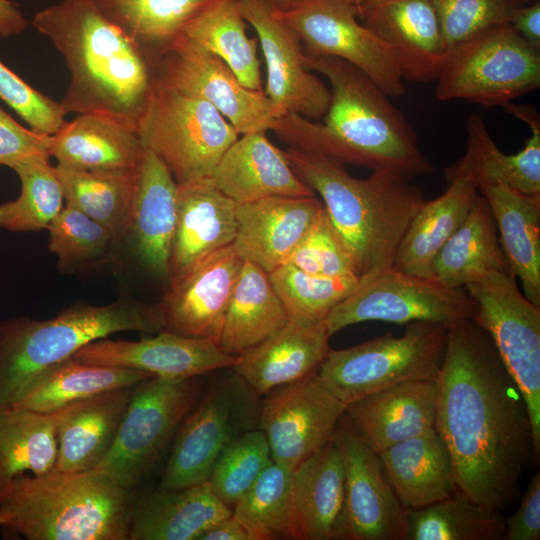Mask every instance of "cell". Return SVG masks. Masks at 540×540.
Returning <instances> with one entry per match:
<instances>
[{"label": "cell", "mask_w": 540, "mask_h": 540, "mask_svg": "<svg viewBox=\"0 0 540 540\" xmlns=\"http://www.w3.org/2000/svg\"><path fill=\"white\" fill-rule=\"evenodd\" d=\"M435 428L461 492L501 511L517 501L535 459L532 423L491 336L473 317L448 326Z\"/></svg>", "instance_id": "obj_1"}, {"label": "cell", "mask_w": 540, "mask_h": 540, "mask_svg": "<svg viewBox=\"0 0 540 540\" xmlns=\"http://www.w3.org/2000/svg\"><path fill=\"white\" fill-rule=\"evenodd\" d=\"M304 64L327 78L330 102L324 123L291 112L276 120L273 131L289 147L410 179L434 171L405 116L369 76L334 57L305 54Z\"/></svg>", "instance_id": "obj_2"}, {"label": "cell", "mask_w": 540, "mask_h": 540, "mask_svg": "<svg viewBox=\"0 0 540 540\" xmlns=\"http://www.w3.org/2000/svg\"><path fill=\"white\" fill-rule=\"evenodd\" d=\"M31 25L64 57L70 82L60 102L67 114H102L137 130L154 68L94 0H61L36 12Z\"/></svg>", "instance_id": "obj_3"}, {"label": "cell", "mask_w": 540, "mask_h": 540, "mask_svg": "<svg viewBox=\"0 0 540 540\" xmlns=\"http://www.w3.org/2000/svg\"><path fill=\"white\" fill-rule=\"evenodd\" d=\"M284 153L297 176L321 197L359 277L393 267L399 244L425 201L422 190L391 172L372 171L359 179L328 156L292 147Z\"/></svg>", "instance_id": "obj_4"}, {"label": "cell", "mask_w": 540, "mask_h": 540, "mask_svg": "<svg viewBox=\"0 0 540 540\" xmlns=\"http://www.w3.org/2000/svg\"><path fill=\"white\" fill-rule=\"evenodd\" d=\"M135 491L101 470H53L0 493L3 526L29 540H129Z\"/></svg>", "instance_id": "obj_5"}, {"label": "cell", "mask_w": 540, "mask_h": 540, "mask_svg": "<svg viewBox=\"0 0 540 540\" xmlns=\"http://www.w3.org/2000/svg\"><path fill=\"white\" fill-rule=\"evenodd\" d=\"M162 330L157 305L128 296L104 305L74 303L45 320H0V406H10L51 366L88 343L122 331Z\"/></svg>", "instance_id": "obj_6"}, {"label": "cell", "mask_w": 540, "mask_h": 540, "mask_svg": "<svg viewBox=\"0 0 540 540\" xmlns=\"http://www.w3.org/2000/svg\"><path fill=\"white\" fill-rule=\"evenodd\" d=\"M448 326L412 321L400 337L386 333L348 348L331 349L317 375L346 406L402 382L437 381L445 356Z\"/></svg>", "instance_id": "obj_7"}, {"label": "cell", "mask_w": 540, "mask_h": 540, "mask_svg": "<svg viewBox=\"0 0 540 540\" xmlns=\"http://www.w3.org/2000/svg\"><path fill=\"white\" fill-rule=\"evenodd\" d=\"M441 101L504 106L540 86V50L509 24L489 27L450 47L435 79Z\"/></svg>", "instance_id": "obj_8"}, {"label": "cell", "mask_w": 540, "mask_h": 540, "mask_svg": "<svg viewBox=\"0 0 540 540\" xmlns=\"http://www.w3.org/2000/svg\"><path fill=\"white\" fill-rule=\"evenodd\" d=\"M137 132L177 183L211 178L235 128L208 102L154 80Z\"/></svg>", "instance_id": "obj_9"}, {"label": "cell", "mask_w": 540, "mask_h": 540, "mask_svg": "<svg viewBox=\"0 0 540 540\" xmlns=\"http://www.w3.org/2000/svg\"><path fill=\"white\" fill-rule=\"evenodd\" d=\"M260 398L232 369L213 378L182 420L159 486L181 488L206 481L224 449L258 428Z\"/></svg>", "instance_id": "obj_10"}, {"label": "cell", "mask_w": 540, "mask_h": 540, "mask_svg": "<svg viewBox=\"0 0 540 540\" xmlns=\"http://www.w3.org/2000/svg\"><path fill=\"white\" fill-rule=\"evenodd\" d=\"M203 387L201 376H151L133 386L114 442L96 469L135 491L172 443Z\"/></svg>", "instance_id": "obj_11"}, {"label": "cell", "mask_w": 540, "mask_h": 540, "mask_svg": "<svg viewBox=\"0 0 540 540\" xmlns=\"http://www.w3.org/2000/svg\"><path fill=\"white\" fill-rule=\"evenodd\" d=\"M473 319L491 336L522 392L531 419L534 457L540 454V306L520 291L511 271H495L465 287Z\"/></svg>", "instance_id": "obj_12"}, {"label": "cell", "mask_w": 540, "mask_h": 540, "mask_svg": "<svg viewBox=\"0 0 540 540\" xmlns=\"http://www.w3.org/2000/svg\"><path fill=\"white\" fill-rule=\"evenodd\" d=\"M475 309L465 288H450L391 267L361 277L355 290L330 311L325 325L330 336L365 321L450 325L473 317Z\"/></svg>", "instance_id": "obj_13"}, {"label": "cell", "mask_w": 540, "mask_h": 540, "mask_svg": "<svg viewBox=\"0 0 540 540\" xmlns=\"http://www.w3.org/2000/svg\"><path fill=\"white\" fill-rule=\"evenodd\" d=\"M277 10L300 38L306 55L344 60L390 97L404 94L393 50L361 23L354 0H293Z\"/></svg>", "instance_id": "obj_14"}, {"label": "cell", "mask_w": 540, "mask_h": 540, "mask_svg": "<svg viewBox=\"0 0 540 540\" xmlns=\"http://www.w3.org/2000/svg\"><path fill=\"white\" fill-rule=\"evenodd\" d=\"M154 76L211 104L239 135L272 130L281 116L264 91L246 87L221 59L183 36L158 57Z\"/></svg>", "instance_id": "obj_15"}, {"label": "cell", "mask_w": 540, "mask_h": 540, "mask_svg": "<svg viewBox=\"0 0 540 540\" xmlns=\"http://www.w3.org/2000/svg\"><path fill=\"white\" fill-rule=\"evenodd\" d=\"M345 408L317 372L265 394L258 428L272 460L296 468L333 437Z\"/></svg>", "instance_id": "obj_16"}, {"label": "cell", "mask_w": 540, "mask_h": 540, "mask_svg": "<svg viewBox=\"0 0 540 540\" xmlns=\"http://www.w3.org/2000/svg\"><path fill=\"white\" fill-rule=\"evenodd\" d=\"M246 23L253 27L266 66L264 93L281 115L296 113L310 120L323 117L330 90L304 64V50L295 31L270 0H236Z\"/></svg>", "instance_id": "obj_17"}, {"label": "cell", "mask_w": 540, "mask_h": 540, "mask_svg": "<svg viewBox=\"0 0 540 540\" xmlns=\"http://www.w3.org/2000/svg\"><path fill=\"white\" fill-rule=\"evenodd\" d=\"M333 438L344 466L350 540H406L408 509L379 454L360 438L345 413Z\"/></svg>", "instance_id": "obj_18"}, {"label": "cell", "mask_w": 540, "mask_h": 540, "mask_svg": "<svg viewBox=\"0 0 540 540\" xmlns=\"http://www.w3.org/2000/svg\"><path fill=\"white\" fill-rule=\"evenodd\" d=\"M243 263L232 243L169 278L156 304L162 330L218 343Z\"/></svg>", "instance_id": "obj_19"}, {"label": "cell", "mask_w": 540, "mask_h": 540, "mask_svg": "<svg viewBox=\"0 0 540 540\" xmlns=\"http://www.w3.org/2000/svg\"><path fill=\"white\" fill-rule=\"evenodd\" d=\"M73 357L80 362L133 368L153 376L182 380L232 368L239 355H232L211 339L194 338L160 330L139 340H94Z\"/></svg>", "instance_id": "obj_20"}, {"label": "cell", "mask_w": 540, "mask_h": 540, "mask_svg": "<svg viewBox=\"0 0 540 540\" xmlns=\"http://www.w3.org/2000/svg\"><path fill=\"white\" fill-rule=\"evenodd\" d=\"M361 23L394 52L403 79H436L447 53L431 0H363Z\"/></svg>", "instance_id": "obj_21"}, {"label": "cell", "mask_w": 540, "mask_h": 540, "mask_svg": "<svg viewBox=\"0 0 540 540\" xmlns=\"http://www.w3.org/2000/svg\"><path fill=\"white\" fill-rule=\"evenodd\" d=\"M288 539L350 540L345 472L333 437L294 469Z\"/></svg>", "instance_id": "obj_22"}, {"label": "cell", "mask_w": 540, "mask_h": 540, "mask_svg": "<svg viewBox=\"0 0 540 540\" xmlns=\"http://www.w3.org/2000/svg\"><path fill=\"white\" fill-rule=\"evenodd\" d=\"M323 208L315 195L268 197L238 204L233 244L244 261L270 273L287 261Z\"/></svg>", "instance_id": "obj_23"}, {"label": "cell", "mask_w": 540, "mask_h": 540, "mask_svg": "<svg viewBox=\"0 0 540 540\" xmlns=\"http://www.w3.org/2000/svg\"><path fill=\"white\" fill-rule=\"evenodd\" d=\"M437 381L402 382L345 408V416L360 438L375 452L435 428Z\"/></svg>", "instance_id": "obj_24"}, {"label": "cell", "mask_w": 540, "mask_h": 540, "mask_svg": "<svg viewBox=\"0 0 540 540\" xmlns=\"http://www.w3.org/2000/svg\"><path fill=\"white\" fill-rule=\"evenodd\" d=\"M211 180L237 204L268 197L315 195L264 131L238 137L217 163Z\"/></svg>", "instance_id": "obj_25"}, {"label": "cell", "mask_w": 540, "mask_h": 540, "mask_svg": "<svg viewBox=\"0 0 540 540\" xmlns=\"http://www.w3.org/2000/svg\"><path fill=\"white\" fill-rule=\"evenodd\" d=\"M231 513L207 480L181 488L158 486L135 495L129 540H199Z\"/></svg>", "instance_id": "obj_26"}, {"label": "cell", "mask_w": 540, "mask_h": 540, "mask_svg": "<svg viewBox=\"0 0 540 540\" xmlns=\"http://www.w3.org/2000/svg\"><path fill=\"white\" fill-rule=\"evenodd\" d=\"M177 219V182L166 165L145 149L126 237L150 273L166 281Z\"/></svg>", "instance_id": "obj_27"}, {"label": "cell", "mask_w": 540, "mask_h": 540, "mask_svg": "<svg viewBox=\"0 0 540 540\" xmlns=\"http://www.w3.org/2000/svg\"><path fill=\"white\" fill-rule=\"evenodd\" d=\"M237 205L211 178L177 183V219L169 278L234 242Z\"/></svg>", "instance_id": "obj_28"}, {"label": "cell", "mask_w": 540, "mask_h": 540, "mask_svg": "<svg viewBox=\"0 0 540 540\" xmlns=\"http://www.w3.org/2000/svg\"><path fill=\"white\" fill-rule=\"evenodd\" d=\"M506 111L529 126L530 137L519 152L503 153L492 139L483 119L470 115L466 122L467 149L454 166L483 185H504L540 198V117L535 107L507 103Z\"/></svg>", "instance_id": "obj_29"}, {"label": "cell", "mask_w": 540, "mask_h": 540, "mask_svg": "<svg viewBox=\"0 0 540 540\" xmlns=\"http://www.w3.org/2000/svg\"><path fill=\"white\" fill-rule=\"evenodd\" d=\"M325 321L288 323L277 333L239 355L231 368L260 397L315 372L331 350Z\"/></svg>", "instance_id": "obj_30"}, {"label": "cell", "mask_w": 540, "mask_h": 540, "mask_svg": "<svg viewBox=\"0 0 540 540\" xmlns=\"http://www.w3.org/2000/svg\"><path fill=\"white\" fill-rule=\"evenodd\" d=\"M446 179V190L433 200H425L411 220L396 252L394 268L433 278L437 254L480 194L476 180L454 165L447 169Z\"/></svg>", "instance_id": "obj_31"}, {"label": "cell", "mask_w": 540, "mask_h": 540, "mask_svg": "<svg viewBox=\"0 0 540 540\" xmlns=\"http://www.w3.org/2000/svg\"><path fill=\"white\" fill-rule=\"evenodd\" d=\"M132 388L108 390L58 410L56 470L98 467L114 442Z\"/></svg>", "instance_id": "obj_32"}, {"label": "cell", "mask_w": 540, "mask_h": 540, "mask_svg": "<svg viewBox=\"0 0 540 540\" xmlns=\"http://www.w3.org/2000/svg\"><path fill=\"white\" fill-rule=\"evenodd\" d=\"M145 149L135 128L95 113L77 114L48 142L58 165L80 170L136 169Z\"/></svg>", "instance_id": "obj_33"}, {"label": "cell", "mask_w": 540, "mask_h": 540, "mask_svg": "<svg viewBox=\"0 0 540 540\" xmlns=\"http://www.w3.org/2000/svg\"><path fill=\"white\" fill-rule=\"evenodd\" d=\"M378 454L407 509L429 506L458 490L450 453L436 428Z\"/></svg>", "instance_id": "obj_34"}, {"label": "cell", "mask_w": 540, "mask_h": 540, "mask_svg": "<svg viewBox=\"0 0 540 540\" xmlns=\"http://www.w3.org/2000/svg\"><path fill=\"white\" fill-rule=\"evenodd\" d=\"M479 192L493 213L511 272L525 297L540 306V198L504 185H483Z\"/></svg>", "instance_id": "obj_35"}, {"label": "cell", "mask_w": 540, "mask_h": 540, "mask_svg": "<svg viewBox=\"0 0 540 540\" xmlns=\"http://www.w3.org/2000/svg\"><path fill=\"white\" fill-rule=\"evenodd\" d=\"M495 271L511 269L493 213L479 194L463 223L437 254L433 278L450 288H465Z\"/></svg>", "instance_id": "obj_36"}, {"label": "cell", "mask_w": 540, "mask_h": 540, "mask_svg": "<svg viewBox=\"0 0 540 540\" xmlns=\"http://www.w3.org/2000/svg\"><path fill=\"white\" fill-rule=\"evenodd\" d=\"M289 323L269 274L244 261L230 298L218 344L225 352L241 355Z\"/></svg>", "instance_id": "obj_37"}, {"label": "cell", "mask_w": 540, "mask_h": 540, "mask_svg": "<svg viewBox=\"0 0 540 540\" xmlns=\"http://www.w3.org/2000/svg\"><path fill=\"white\" fill-rule=\"evenodd\" d=\"M151 376L133 368L86 364L72 356L38 375L9 407L53 413L98 393L133 387Z\"/></svg>", "instance_id": "obj_38"}, {"label": "cell", "mask_w": 540, "mask_h": 540, "mask_svg": "<svg viewBox=\"0 0 540 540\" xmlns=\"http://www.w3.org/2000/svg\"><path fill=\"white\" fill-rule=\"evenodd\" d=\"M66 205L91 217L114 236L126 238L138 187L139 169L80 170L55 166Z\"/></svg>", "instance_id": "obj_39"}, {"label": "cell", "mask_w": 540, "mask_h": 540, "mask_svg": "<svg viewBox=\"0 0 540 540\" xmlns=\"http://www.w3.org/2000/svg\"><path fill=\"white\" fill-rule=\"evenodd\" d=\"M58 416L0 406V493L18 478L55 470Z\"/></svg>", "instance_id": "obj_40"}, {"label": "cell", "mask_w": 540, "mask_h": 540, "mask_svg": "<svg viewBox=\"0 0 540 540\" xmlns=\"http://www.w3.org/2000/svg\"><path fill=\"white\" fill-rule=\"evenodd\" d=\"M146 54L153 67L185 28L217 0H94Z\"/></svg>", "instance_id": "obj_41"}, {"label": "cell", "mask_w": 540, "mask_h": 540, "mask_svg": "<svg viewBox=\"0 0 540 540\" xmlns=\"http://www.w3.org/2000/svg\"><path fill=\"white\" fill-rule=\"evenodd\" d=\"M182 36L221 59L246 87L263 91L258 39L249 37L236 0H217L195 17Z\"/></svg>", "instance_id": "obj_42"}, {"label": "cell", "mask_w": 540, "mask_h": 540, "mask_svg": "<svg viewBox=\"0 0 540 540\" xmlns=\"http://www.w3.org/2000/svg\"><path fill=\"white\" fill-rule=\"evenodd\" d=\"M506 517L459 489L429 506L408 509L406 540H503Z\"/></svg>", "instance_id": "obj_43"}, {"label": "cell", "mask_w": 540, "mask_h": 540, "mask_svg": "<svg viewBox=\"0 0 540 540\" xmlns=\"http://www.w3.org/2000/svg\"><path fill=\"white\" fill-rule=\"evenodd\" d=\"M21 182L19 196L0 203V228L12 232L47 229L61 211L62 185L48 155L26 158L11 167Z\"/></svg>", "instance_id": "obj_44"}, {"label": "cell", "mask_w": 540, "mask_h": 540, "mask_svg": "<svg viewBox=\"0 0 540 540\" xmlns=\"http://www.w3.org/2000/svg\"><path fill=\"white\" fill-rule=\"evenodd\" d=\"M290 323L316 324L350 295L359 283L356 277H327L307 273L284 263L268 273Z\"/></svg>", "instance_id": "obj_45"}, {"label": "cell", "mask_w": 540, "mask_h": 540, "mask_svg": "<svg viewBox=\"0 0 540 540\" xmlns=\"http://www.w3.org/2000/svg\"><path fill=\"white\" fill-rule=\"evenodd\" d=\"M294 469L272 461L232 508L257 540L288 539Z\"/></svg>", "instance_id": "obj_46"}, {"label": "cell", "mask_w": 540, "mask_h": 540, "mask_svg": "<svg viewBox=\"0 0 540 540\" xmlns=\"http://www.w3.org/2000/svg\"><path fill=\"white\" fill-rule=\"evenodd\" d=\"M49 250L62 272H77L108 257L116 240L103 225L80 210L66 205L48 226Z\"/></svg>", "instance_id": "obj_47"}, {"label": "cell", "mask_w": 540, "mask_h": 540, "mask_svg": "<svg viewBox=\"0 0 540 540\" xmlns=\"http://www.w3.org/2000/svg\"><path fill=\"white\" fill-rule=\"evenodd\" d=\"M272 461L265 434L255 428L224 449L207 481L214 494L232 509Z\"/></svg>", "instance_id": "obj_48"}, {"label": "cell", "mask_w": 540, "mask_h": 540, "mask_svg": "<svg viewBox=\"0 0 540 540\" xmlns=\"http://www.w3.org/2000/svg\"><path fill=\"white\" fill-rule=\"evenodd\" d=\"M285 263L314 275L360 279L355 261L325 208Z\"/></svg>", "instance_id": "obj_49"}, {"label": "cell", "mask_w": 540, "mask_h": 540, "mask_svg": "<svg viewBox=\"0 0 540 540\" xmlns=\"http://www.w3.org/2000/svg\"><path fill=\"white\" fill-rule=\"evenodd\" d=\"M450 47L489 27L507 24L524 0H431Z\"/></svg>", "instance_id": "obj_50"}, {"label": "cell", "mask_w": 540, "mask_h": 540, "mask_svg": "<svg viewBox=\"0 0 540 540\" xmlns=\"http://www.w3.org/2000/svg\"><path fill=\"white\" fill-rule=\"evenodd\" d=\"M0 99L40 135L51 136L66 122L61 102L33 88L1 60Z\"/></svg>", "instance_id": "obj_51"}, {"label": "cell", "mask_w": 540, "mask_h": 540, "mask_svg": "<svg viewBox=\"0 0 540 540\" xmlns=\"http://www.w3.org/2000/svg\"><path fill=\"white\" fill-rule=\"evenodd\" d=\"M49 137L21 125L0 107V165L11 168L32 156H49Z\"/></svg>", "instance_id": "obj_52"}, {"label": "cell", "mask_w": 540, "mask_h": 540, "mask_svg": "<svg viewBox=\"0 0 540 540\" xmlns=\"http://www.w3.org/2000/svg\"><path fill=\"white\" fill-rule=\"evenodd\" d=\"M540 539V474L532 476L519 508L506 518L503 540Z\"/></svg>", "instance_id": "obj_53"}, {"label": "cell", "mask_w": 540, "mask_h": 540, "mask_svg": "<svg viewBox=\"0 0 540 540\" xmlns=\"http://www.w3.org/2000/svg\"><path fill=\"white\" fill-rule=\"evenodd\" d=\"M509 24L530 45L540 50V2L524 3L517 7Z\"/></svg>", "instance_id": "obj_54"}, {"label": "cell", "mask_w": 540, "mask_h": 540, "mask_svg": "<svg viewBox=\"0 0 540 540\" xmlns=\"http://www.w3.org/2000/svg\"><path fill=\"white\" fill-rule=\"evenodd\" d=\"M199 540H257L254 533L232 513L207 530Z\"/></svg>", "instance_id": "obj_55"}, {"label": "cell", "mask_w": 540, "mask_h": 540, "mask_svg": "<svg viewBox=\"0 0 540 540\" xmlns=\"http://www.w3.org/2000/svg\"><path fill=\"white\" fill-rule=\"evenodd\" d=\"M27 26L28 21L12 2L0 0V37L18 36Z\"/></svg>", "instance_id": "obj_56"}, {"label": "cell", "mask_w": 540, "mask_h": 540, "mask_svg": "<svg viewBox=\"0 0 540 540\" xmlns=\"http://www.w3.org/2000/svg\"><path fill=\"white\" fill-rule=\"evenodd\" d=\"M277 8H283L293 0H270Z\"/></svg>", "instance_id": "obj_57"}, {"label": "cell", "mask_w": 540, "mask_h": 540, "mask_svg": "<svg viewBox=\"0 0 540 540\" xmlns=\"http://www.w3.org/2000/svg\"><path fill=\"white\" fill-rule=\"evenodd\" d=\"M3 526V522H2V519H1V516H0V527Z\"/></svg>", "instance_id": "obj_58"}, {"label": "cell", "mask_w": 540, "mask_h": 540, "mask_svg": "<svg viewBox=\"0 0 540 540\" xmlns=\"http://www.w3.org/2000/svg\"><path fill=\"white\" fill-rule=\"evenodd\" d=\"M354 1L358 4L359 2H361V1H363V0H354Z\"/></svg>", "instance_id": "obj_59"}, {"label": "cell", "mask_w": 540, "mask_h": 540, "mask_svg": "<svg viewBox=\"0 0 540 540\" xmlns=\"http://www.w3.org/2000/svg\"><path fill=\"white\" fill-rule=\"evenodd\" d=\"M5 1H9V2H12V0H5Z\"/></svg>", "instance_id": "obj_60"}, {"label": "cell", "mask_w": 540, "mask_h": 540, "mask_svg": "<svg viewBox=\"0 0 540 540\" xmlns=\"http://www.w3.org/2000/svg\"><path fill=\"white\" fill-rule=\"evenodd\" d=\"M524 1H526V2H527V1H529V0H524Z\"/></svg>", "instance_id": "obj_61"}]
</instances>
